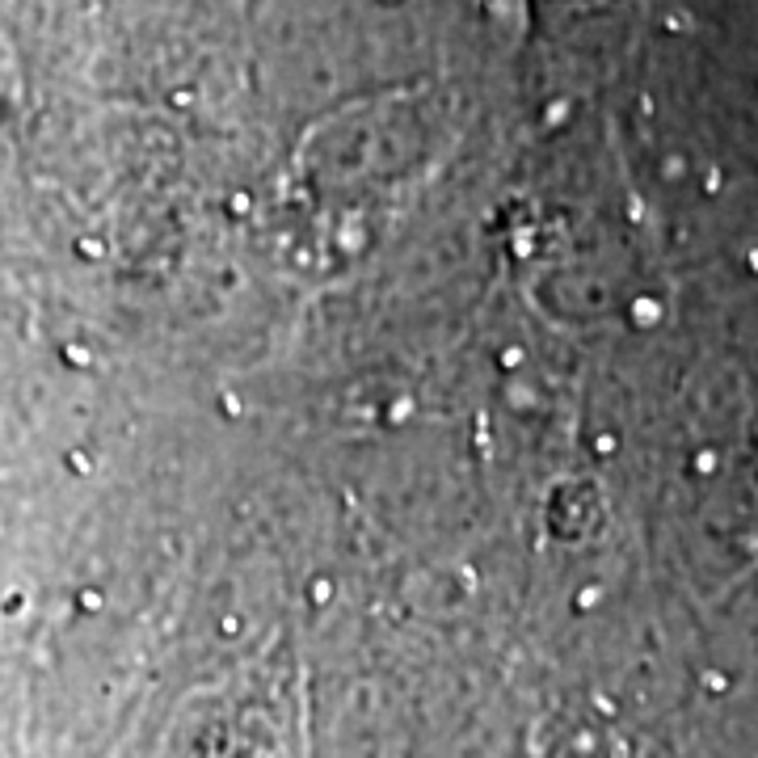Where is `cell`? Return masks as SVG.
Here are the masks:
<instances>
[{
    "label": "cell",
    "mask_w": 758,
    "mask_h": 758,
    "mask_svg": "<svg viewBox=\"0 0 758 758\" xmlns=\"http://www.w3.org/2000/svg\"><path fill=\"white\" fill-rule=\"evenodd\" d=\"M388 5H401V0H388Z\"/></svg>",
    "instance_id": "obj_1"
}]
</instances>
